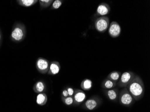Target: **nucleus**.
Listing matches in <instances>:
<instances>
[{
    "mask_svg": "<svg viewBox=\"0 0 150 112\" xmlns=\"http://www.w3.org/2000/svg\"><path fill=\"white\" fill-rule=\"evenodd\" d=\"M1 39H2V35H1V30H0V45H1Z\"/></svg>",
    "mask_w": 150,
    "mask_h": 112,
    "instance_id": "b1692460",
    "label": "nucleus"
},
{
    "mask_svg": "<svg viewBox=\"0 0 150 112\" xmlns=\"http://www.w3.org/2000/svg\"><path fill=\"white\" fill-rule=\"evenodd\" d=\"M26 35V27L22 23H17L14 25L11 35L12 41L19 42L23 41Z\"/></svg>",
    "mask_w": 150,
    "mask_h": 112,
    "instance_id": "f03ea898",
    "label": "nucleus"
},
{
    "mask_svg": "<svg viewBox=\"0 0 150 112\" xmlns=\"http://www.w3.org/2000/svg\"><path fill=\"white\" fill-rule=\"evenodd\" d=\"M111 10V7L108 4L104 2L101 3L98 6L94 16H105L110 13Z\"/></svg>",
    "mask_w": 150,
    "mask_h": 112,
    "instance_id": "1a4fd4ad",
    "label": "nucleus"
},
{
    "mask_svg": "<svg viewBox=\"0 0 150 112\" xmlns=\"http://www.w3.org/2000/svg\"><path fill=\"white\" fill-rule=\"evenodd\" d=\"M121 73L119 71H114L108 75L107 78L115 82H117L121 75Z\"/></svg>",
    "mask_w": 150,
    "mask_h": 112,
    "instance_id": "f3484780",
    "label": "nucleus"
},
{
    "mask_svg": "<svg viewBox=\"0 0 150 112\" xmlns=\"http://www.w3.org/2000/svg\"><path fill=\"white\" fill-rule=\"evenodd\" d=\"M63 1L61 0H55L52 3L51 9L52 10H57L61 6L63 3Z\"/></svg>",
    "mask_w": 150,
    "mask_h": 112,
    "instance_id": "412c9836",
    "label": "nucleus"
},
{
    "mask_svg": "<svg viewBox=\"0 0 150 112\" xmlns=\"http://www.w3.org/2000/svg\"><path fill=\"white\" fill-rule=\"evenodd\" d=\"M62 97H69V94H68V92H67V91L66 89H64L63 90L62 93Z\"/></svg>",
    "mask_w": 150,
    "mask_h": 112,
    "instance_id": "5701e85b",
    "label": "nucleus"
},
{
    "mask_svg": "<svg viewBox=\"0 0 150 112\" xmlns=\"http://www.w3.org/2000/svg\"><path fill=\"white\" fill-rule=\"evenodd\" d=\"M117 85V82H115L108 78H106L102 82L101 87L103 89L109 90L115 88Z\"/></svg>",
    "mask_w": 150,
    "mask_h": 112,
    "instance_id": "4468645a",
    "label": "nucleus"
},
{
    "mask_svg": "<svg viewBox=\"0 0 150 112\" xmlns=\"http://www.w3.org/2000/svg\"><path fill=\"white\" fill-rule=\"evenodd\" d=\"M69 97H73L74 94V90L72 87H68L66 88Z\"/></svg>",
    "mask_w": 150,
    "mask_h": 112,
    "instance_id": "4be33fe9",
    "label": "nucleus"
},
{
    "mask_svg": "<svg viewBox=\"0 0 150 112\" xmlns=\"http://www.w3.org/2000/svg\"><path fill=\"white\" fill-rule=\"evenodd\" d=\"M20 6L24 7H30L38 2V0H18L17 1Z\"/></svg>",
    "mask_w": 150,
    "mask_h": 112,
    "instance_id": "a211bd4d",
    "label": "nucleus"
},
{
    "mask_svg": "<svg viewBox=\"0 0 150 112\" xmlns=\"http://www.w3.org/2000/svg\"><path fill=\"white\" fill-rule=\"evenodd\" d=\"M53 0H40L39 3L40 8H46L52 5L54 2Z\"/></svg>",
    "mask_w": 150,
    "mask_h": 112,
    "instance_id": "6ab92c4d",
    "label": "nucleus"
},
{
    "mask_svg": "<svg viewBox=\"0 0 150 112\" xmlns=\"http://www.w3.org/2000/svg\"><path fill=\"white\" fill-rule=\"evenodd\" d=\"M74 105H79L84 102L86 98V95L84 91L80 89H76L74 90L73 95Z\"/></svg>",
    "mask_w": 150,
    "mask_h": 112,
    "instance_id": "9d476101",
    "label": "nucleus"
},
{
    "mask_svg": "<svg viewBox=\"0 0 150 112\" xmlns=\"http://www.w3.org/2000/svg\"><path fill=\"white\" fill-rule=\"evenodd\" d=\"M101 99L97 96H93L87 100L84 104V107L89 110L95 109L101 103Z\"/></svg>",
    "mask_w": 150,
    "mask_h": 112,
    "instance_id": "0eeeda50",
    "label": "nucleus"
},
{
    "mask_svg": "<svg viewBox=\"0 0 150 112\" xmlns=\"http://www.w3.org/2000/svg\"><path fill=\"white\" fill-rule=\"evenodd\" d=\"M61 69V66L58 61H52L50 65L48 75H54L59 74Z\"/></svg>",
    "mask_w": 150,
    "mask_h": 112,
    "instance_id": "9b49d317",
    "label": "nucleus"
},
{
    "mask_svg": "<svg viewBox=\"0 0 150 112\" xmlns=\"http://www.w3.org/2000/svg\"><path fill=\"white\" fill-rule=\"evenodd\" d=\"M119 101L122 106L129 107L134 103L135 100L129 92L127 87L122 89L119 94Z\"/></svg>",
    "mask_w": 150,
    "mask_h": 112,
    "instance_id": "7ed1b4c3",
    "label": "nucleus"
},
{
    "mask_svg": "<svg viewBox=\"0 0 150 112\" xmlns=\"http://www.w3.org/2000/svg\"><path fill=\"white\" fill-rule=\"evenodd\" d=\"M127 88L135 101L141 100L144 95V85L139 76L136 75L132 81L127 86Z\"/></svg>",
    "mask_w": 150,
    "mask_h": 112,
    "instance_id": "f257e3e1",
    "label": "nucleus"
},
{
    "mask_svg": "<svg viewBox=\"0 0 150 112\" xmlns=\"http://www.w3.org/2000/svg\"><path fill=\"white\" fill-rule=\"evenodd\" d=\"M108 30L110 37L113 38L119 37L121 33V27L116 21H113L110 23Z\"/></svg>",
    "mask_w": 150,
    "mask_h": 112,
    "instance_id": "6e6552de",
    "label": "nucleus"
},
{
    "mask_svg": "<svg viewBox=\"0 0 150 112\" xmlns=\"http://www.w3.org/2000/svg\"><path fill=\"white\" fill-rule=\"evenodd\" d=\"M105 93L107 97L111 101H116L118 98V90L117 88L105 90Z\"/></svg>",
    "mask_w": 150,
    "mask_h": 112,
    "instance_id": "f8f14e48",
    "label": "nucleus"
},
{
    "mask_svg": "<svg viewBox=\"0 0 150 112\" xmlns=\"http://www.w3.org/2000/svg\"><path fill=\"white\" fill-rule=\"evenodd\" d=\"M50 62L48 60L43 58H39L36 62V67L39 73L47 74L49 70Z\"/></svg>",
    "mask_w": 150,
    "mask_h": 112,
    "instance_id": "423d86ee",
    "label": "nucleus"
},
{
    "mask_svg": "<svg viewBox=\"0 0 150 112\" xmlns=\"http://www.w3.org/2000/svg\"><path fill=\"white\" fill-rule=\"evenodd\" d=\"M92 87V81L90 79H85L81 82V88L84 91H89L91 89Z\"/></svg>",
    "mask_w": 150,
    "mask_h": 112,
    "instance_id": "dca6fc26",
    "label": "nucleus"
},
{
    "mask_svg": "<svg viewBox=\"0 0 150 112\" xmlns=\"http://www.w3.org/2000/svg\"><path fill=\"white\" fill-rule=\"evenodd\" d=\"M110 25V19L108 16L98 18L94 22L95 29L99 32L103 33L108 29Z\"/></svg>",
    "mask_w": 150,
    "mask_h": 112,
    "instance_id": "20e7f679",
    "label": "nucleus"
},
{
    "mask_svg": "<svg viewBox=\"0 0 150 112\" xmlns=\"http://www.w3.org/2000/svg\"><path fill=\"white\" fill-rule=\"evenodd\" d=\"M48 98L45 93H39L37 96L36 102L40 106H44L47 103Z\"/></svg>",
    "mask_w": 150,
    "mask_h": 112,
    "instance_id": "2eb2a0df",
    "label": "nucleus"
},
{
    "mask_svg": "<svg viewBox=\"0 0 150 112\" xmlns=\"http://www.w3.org/2000/svg\"><path fill=\"white\" fill-rule=\"evenodd\" d=\"M33 90L34 92L37 93H43L46 90V85L44 82L42 81H39L35 83L33 87Z\"/></svg>",
    "mask_w": 150,
    "mask_h": 112,
    "instance_id": "ddd939ff",
    "label": "nucleus"
},
{
    "mask_svg": "<svg viewBox=\"0 0 150 112\" xmlns=\"http://www.w3.org/2000/svg\"><path fill=\"white\" fill-rule=\"evenodd\" d=\"M61 99L63 103L66 106H71L74 103L73 98L72 97H61Z\"/></svg>",
    "mask_w": 150,
    "mask_h": 112,
    "instance_id": "aec40b11",
    "label": "nucleus"
},
{
    "mask_svg": "<svg viewBox=\"0 0 150 112\" xmlns=\"http://www.w3.org/2000/svg\"><path fill=\"white\" fill-rule=\"evenodd\" d=\"M135 75V74L131 71L124 72L121 74L119 80L117 82V85L120 88L127 87V86L132 81Z\"/></svg>",
    "mask_w": 150,
    "mask_h": 112,
    "instance_id": "39448f33",
    "label": "nucleus"
}]
</instances>
